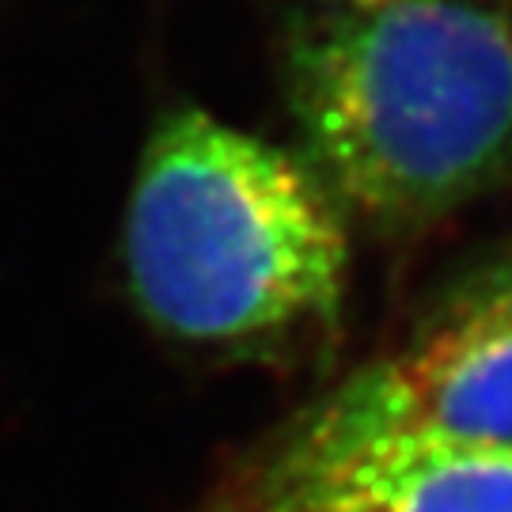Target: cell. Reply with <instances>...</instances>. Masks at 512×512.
I'll use <instances>...</instances> for the list:
<instances>
[{"label":"cell","instance_id":"obj_1","mask_svg":"<svg viewBox=\"0 0 512 512\" xmlns=\"http://www.w3.org/2000/svg\"><path fill=\"white\" fill-rule=\"evenodd\" d=\"M289 107L353 209L429 220L512 171V27L475 0H391L308 27Z\"/></svg>","mask_w":512,"mask_h":512},{"label":"cell","instance_id":"obj_2","mask_svg":"<svg viewBox=\"0 0 512 512\" xmlns=\"http://www.w3.org/2000/svg\"><path fill=\"white\" fill-rule=\"evenodd\" d=\"M126 274L152 327L247 346L334 315L346 232L323 183L289 152L179 110L137 167Z\"/></svg>","mask_w":512,"mask_h":512},{"label":"cell","instance_id":"obj_3","mask_svg":"<svg viewBox=\"0 0 512 512\" xmlns=\"http://www.w3.org/2000/svg\"><path fill=\"white\" fill-rule=\"evenodd\" d=\"M304 437L512 444V262L482 277L399 357L353 376Z\"/></svg>","mask_w":512,"mask_h":512},{"label":"cell","instance_id":"obj_4","mask_svg":"<svg viewBox=\"0 0 512 512\" xmlns=\"http://www.w3.org/2000/svg\"><path fill=\"white\" fill-rule=\"evenodd\" d=\"M266 512H512V444L300 437Z\"/></svg>","mask_w":512,"mask_h":512},{"label":"cell","instance_id":"obj_5","mask_svg":"<svg viewBox=\"0 0 512 512\" xmlns=\"http://www.w3.org/2000/svg\"><path fill=\"white\" fill-rule=\"evenodd\" d=\"M353 8H376V4H391V0H346Z\"/></svg>","mask_w":512,"mask_h":512}]
</instances>
